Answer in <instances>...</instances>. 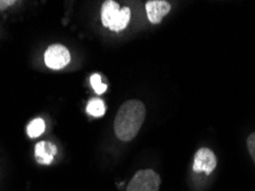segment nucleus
I'll list each match as a JSON object with an SVG mask.
<instances>
[{
    "label": "nucleus",
    "mask_w": 255,
    "mask_h": 191,
    "mask_svg": "<svg viewBox=\"0 0 255 191\" xmlns=\"http://www.w3.org/2000/svg\"><path fill=\"white\" fill-rule=\"evenodd\" d=\"M247 149H249L250 155L255 163V132L251 134L247 138Z\"/></svg>",
    "instance_id": "nucleus-12"
},
{
    "label": "nucleus",
    "mask_w": 255,
    "mask_h": 191,
    "mask_svg": "<svg viewBox=\"0 0 255 191\" xmlns=\"http://www.w3.org/2000/svg\"><path fill=\"white\" fill-rule=\"evenodd\" d=\"M44 61L47 68L52 70H60L70 62V53L65 46L59 44L51 45L45 51Z\"/></svg>",
    "instance_id": "nucleus-3"
},
{
    "label": "nucleus",
    "mask_w": 255,
    "mask_h": 191,
    "mask_svg": "<svg viewBox=\"0 0 255 191\" xmlns=\"http://www.w3.org/2000/svg\"><path fill=\"white\" fill-rule=\"evenodd\" d=\"M86 112H88L90 116H92V117H103L105 112H106V107H105L104 101L101 99L90 100L88 106H86Z\"/></svg>",
    "instance_id": "nucleus-9"
},
{
    "label": "nucleus",
    "mask_w": 255,
    "mask_h": 191,
    "mask_svg": "<svg viewBox=\"0 0 255 191\" xmlns=\"http://www.w3.org/2000/svg\"><path fill=\"white\" fill-rule=\"evenodd\" d=\"M170 3L163 0H149L145 5L147 18L152 24H159L170 12Z\"/></svg>",
    "instance_id": "nucleus-5"
},
{
    "label": "nucleus",
    "mask_w": 255,
    "mask_h": 191,
    "mask_svg": "<svg viewBox=\"0 0 255 191\" xmlns=\"http://www.w3.org/2000/svg\"><path fill=\"white\" fill-rule=\"evenodd\" d=\"M130 16H131V10L129 7H123V8L120 9L115 21L112 23V25L108 29L114 32L122 31V30L126 29L128 27V24H129Z\"/></svg>",
    "instance_id": "nucleus-8"
},
{
    "label": "nucleus",
    "mask_w": 255,
    "mask_h": 191,
    "mask_svg": "<svg viewBox=\"0 0 255 191\" xmlns=\"http://www.w3.org/2000/svg\"><path fill=\"white\" fill-rule=\"evenodd\" d=\"M216 164V157L211 149L201 148L199 149L196 156H194L192 168L196 173H202V172H204L206 175H209L214 170H215Z\"/></svg>",
    "instance_id": "nucleus-4"
},
{
    "label": "nucleus",
    "mask_w": 255,
    "mask_h": 191,
    "mask_svg": "<svg viewBox=\"0 0 255 191\" xmlns=\"http://www.w3.org/2000/svg\"><path fill=\"white\" fill-rule=\"evenodd\" d=\"M90 82H91L93 91H95L98 95L104 94V93L107 91V85L101 82V76L98 73L92 74L91 78H90Z\"/></svg>",
    "instance_id": "nucleus-11"
},
{
    "label": "nucleus",
    "mask_w": 255,
    "mask_h": 191,
    "mask_svg": "<svg viewBox=\"0 0 255 191\" xmlns=\"http://www.w3.org/2000/svg\"><path fill=\"white\" fill-rule=\"evenodd\" d=\"M57 145L50 141H40L35 147V157L38 164L50 165L57 155Z\"/></svg>",
    "instance_id": "nucleus-6"
},
{
    "label": "nucleus",
    "mask_w": 255,
    "mask_h": 191,
    "mask_svg": "<svg viewBox=\"0 0 255 191\" xmlns=\"http://www.w3.org/2000/svg\"><path fill=\"white\" fill-rule=\"evenodd\" d=\"M45 128H46V125H45V122L42 118H36L29 124L27 127V134L29 137L36 138L42 135L45 132Z\"/></svg>",
    "instance_id": "nucleus-10"
},
{
    "label": "nucleus",
    "mask_w": 255,
    "mask_h": 191,
    "mask_svg": "<svg viewBox=\"0 0 255 191\" xmlns=\"http://www.w3.org/2000/svg\"><path fill=\"white\" fill-rule=\"evenodd\" d=\"M15 2H16L15 0H0V10L8 8L9 6L14 5Z\"/></svg>",
    "instance_id": "nucleus-13"
},
{
    "label": "nucleus",
    "mask_w": 255,
    "mask_h": 191,
    "mask_svg": "<svg viewBox=\"0 0 255 191\" xmlns=\"http://www.w3.org/2000/svg\"><path fill=\"white\" fill-rule=\"evenodd\" d=\"M120 12V6L118 2L113 0H107L103 3L101 7V22L103 25L106 28H110L112 23L115 21L116 16Z\"/></svg>",
    "instance_id": "nucleus-7"
},
{
    "label": "nucleus",
    "mask_w": 255,
    "mask_h": 191,
    "mask_svg": "<svg viewBox=\"0 0 255 191\" xmlns=\"http://www.w3.org/2000/svg\"><path fill=\"white\" fill-rule=\"evenodd\" d=\"M160 175L153 170L138 171L127 187V191H159Z\"/></svg>",
    "instance_id": "nucleus-2"
},
{
    "label": "nucleus",
    "mask_w": 255,
    "mask_h": 191,
    "mask_svg": "<svg viewBox=\"0 0 255 191\" xmlns=\"http://www.w3.org/2000/svg\"><path fill=\"white\" fill-rule=\"evenodd\" d=\"M146 117L145 104L139 100H129L120 107L114 121V132L119 140L131 141L137 136Z\"/></svg>",
    "instance_id": "nucleus-1"
}]
</instances>
